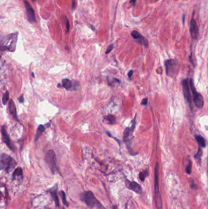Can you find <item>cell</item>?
Segmentation results:
<instances>
[{
    "label": "cell",
    "mask_w": 208,
    "mask_h": 209,
    "mask_svg": "<svg viewBox=\"0 0 208 209\" xmlns=\"http://www.w3.org/2000/svg\"><path fill=\"white\" fill-rule=\"evenodd\" d=\"M60 194L62 200V202L64 204V205H65V206H67V207H68L69 204H68V202L67 201V200H66L65 193L64 192L63 190H61L60 192Z\"/></svg>",
    "instance_id": "cell-22"
},
{
    "label": "cell",
    "mask_w": 208,
    "mask_h": 209,
    "mask_svg": "<svg viewBox=\"0 0 208 209\" xmlns=\"http://www.w3.org/2000/svg\"><path fill=\"white\" fill-rule=\"evenodd\" d=\"M65 18V21L66 24V28H67V33H68L70 31V22L68 21V19L66 17H64Z\"/></svg>",
    "instance_id": "cell-26"
},
{
    "label": "cell",
    "mask_w": 208,
    "mask_h": 209,
    "mask_svg": "<svg viewBox=\"0 0 208 209\" xmlns=\"http://www.w3.org/2000/svg\"><path fill=\"white\" fill-rule=\"evenodd\" d=\"M75 1L76 0H73V9H74L75 8Z\"/></svg>",
    "instance_id": "cell-34"
},
{
    "label": "cell",
    "mask_w": 208,
    "mask_h": 209,
    "mask_svg": "<svg viewBox=\"0 0 208 209\" xmlns=\"http://www.w3.org/2000/svg\"><path fill=\"white\" fill-rule=\"evenodd\" d=\"M9 113L14 118V119H15L16 121L20 122L19 119V118H18L17 115L16 106L12 99H11L9 102Z\"/></svg>",
    "instance_id": "cell-17"
},
{
    "label": "cell",
    "mask_w": 208,
    "mask_h": 209,
    "mask_svg": "<svg viewBox=\"0 0 208 209\" xmlns=\"http://www.w3.org/2000/svg\"><path fill=\"white\" fill-rule=\"evenodd\" d=\"M166 72L169 76H173L177 72V63L174 60H167L165 62Z\"/></svg>",
    "instance_id": "cell-8"
},
{
    "label": "cell",
    "mask_w": 208,
    "mask_h": 209,
    "mask_svg": "<svg viewBox=\"0 0 208 209\" xmlns=\"http://www.w3.org/2000/svg\"><path fill=\"white\" fill-rule=\"evenodd\" d=\"M24 3L25 8L26 9V14H27L28 21L31 23H35V22H36V19H35V12L34 9L27 1L25 0Z\"/></svg>",
    "instance_id": "cell-9"
},
{
    "label": "cell",
    "mask_w": 208,
    "mask_h": 209,
    "mask_svg": "<svg viewBox=\"0 0 208 209\" xmlns=\"http://www.w3.org/2000/svg\"><path fill=\"white\" fill-rule=\"evenodd\" d=\"M1 170L6 173L11 172L14 170L17 166V162L10 155L6 154H2L1 155Z\"/></svg>",
    "instance_id": "cell-3"
},
{
    "label": "cell",
    "mask_w": 208,
    "mask_h": 209,
    "mask_svg": "<svg viewBox=\"0 0 208 209\" xmlns=\"http://www.w3.org/2000/svg\"><path fill=\"white\" fill-rule=\"evenodd\" d=\"M133 70H130L129 72H128V77H129V78H131L132 74H133Z\"/></svg>",
    "instance_id": "cell-33"
},
{
    "label": "cell",
    "mask_w": 208,
    "mask_h": 209,
    "mask_svg": "<svg viewBox=\"0 0 208 209\" xmlns=\"http://www.w3.org/2000/svg\"><path fill=\"white\" fill-rule=\"evenodd\" d=\"M190 86H191V89L193 94V102L195 105L198 108H202L203 107V105H204V100H203V96L198 93L196 89L194 86L193 79H191L190 80Z\"/></svg>",
    "instance_id": "cell-5"
},
{
    "label": "cell",
    "mask_w": 208,
    "mask_h": 209,
    "mask_svg": "<svg viewBox=\"0 0 208 209\" xmlns=\"http://www.w3.org/2000/svg\"><path fill=\"white\" fill-rule=\"evenodd\" d=\"M195 139L197 141L199 145L201 146L202 148H205L206 147V142L205 139L201 136L200 135H197L195 136Z\"/></svg>",
    "instance_id": "cell-21"
},
{
    "label": "cell",
    "mask_w": 208,
    "mask_h": 209,
    "mask_svg": "<svg viewBox=\"0 0 208 209\" xmlns=\"http://www.w3.org/2000/svg\"><path fill=\"white\" fill-rule=\"evenodd\" d=\"M62 86L67 90H77L79 83L77 81H71L68 78H64L62 81Z\"/></svg>",
    "instance_id": "cell-7"
},
{
    "label": "cell",
    "mask_w": 208,
    "mask_h": 209,
    "mask_svg": "<svg viewBox=\"0 0 208 209\" xmlns=\"http://www.w3.org/2000/svg\"><path fill=\"white\" fill-rule=\"evenodd\" d=\"M190 32H191V37L193 39H197L198 35V28L196 23V21L194 19H192L190 24Z\"/></svg>",
    "instance_id": "cell-14"
},
{
    "label": "cell",
    "mask_w": 208,
    "mask_h": 209,
    "mask_svg": "<svg viewBox=\"0 0 208 209\" xmlns=\"http://www.w3.org/2000/svg\"><path fill=\"white\" fill-rule=\"evenodd\" d=\"M125 184L126 187L132 191H133L135 193L138 194H141L142 192V189L141 186L137 182L134 181H130L129 180L126 179L125 181Z\"/></svg>",
    "instance_id": "cell-10"
},
{
    "label": "cell",
    "mask_w": 208,
    "mask_h": 209,
    "mask_svg": "<svg viewBox=\"0 0 208 209\" xmlns=\"http://www.w3.org/2000/svg\"><path fill=\"white\" fill-rule=\"evenodd\" d=\"M45 160L53 174L59 172V169L57 166L56 156L54 151L52 150L48 151L45 155Z\"/></svg>",
    "instance_id": "cell-4"
},
{
    "label": "cell",
    "mask_w": 208,
    "mask_h": 209,
    "mask_svg": "<svg viewBox=\"0 0 208 209\" xmlns=\"http://www.w3.org/2000/svg\"><path fill=\"white\" fill-rule=\"evenodd\" d=\"M13 180L21 182L23 179V172L21 168H16L12 174Z\"/></svg>",
    "instance_id": "cell-18"
},
{
    "label": "cell",
    "mask_w": 208,
    "mask_h": 209,
    "mask_svg": "<svg viewBox=\"0 0 208 209\" xmlns=\"http://www.w3.org/2000/svg\"><path fill=\"white\" fill-rule=\"evenodd\" d=\"M104 121L108 124H114L116 123V118L113 115H108L104 116Z\"/></svg>",
    "instance_id": "cell-20"
},
{
    "label": "cell",
    "mask_w": 208,
    "mask_h": 209,
    "mask_svg": "<svg viewBox=\"0 0 208 209\" xmlns=\"http://www.w3.org/2000/svg\"><path fill=\"white\" fill-rule=\"evenodd\" d=\"M32 1H35V0H32Z\"/></svg>",
    "instance_id": "cell-38"
},
{
    "label": "cell",
    "mask_w": 208,
    "mask_h": 209,
    "mask_svg": "<svg viewBox=\"0 0 208 209\" xmlns=\"http://www.w3.org/2000/svg\"><path fill=\"white\" fill-rule=\"evenodd\" d=\"M32 75H33V77H35V75H34V73H33H33H32Z\"/></svg>",
    "instance_id": "cell-37"
},
{
    "label": "cell",
    "mask_w": 208,
    "mask_h": 209,
    "mask_svg": "<svg viewBox=\"0 0 208 209\" xmlns=\"http://www.w3.org/2000/svg\"><path fill=\"white\" fill-rule=\"evenodd\" d=\"M131 35L132 36L134 39L138 40V41L142 44H143L145 47H148V41L146 40V39L139 32L136 31H133L131 33Z\"/></svg>",
    "instance_id": "cell-15"
},
{
    "label": "cell",
    "mask_w": 208,
    "mask_h": 209,
    "mask_svg": "<svg viewBox=\"0 0 208 209\" xmlns=\"http://www.w3.org/2000/svg\"><path fill=\"white\" fill-rule=\"evenodd\" d=\"M136 0H131V1H130V3H131V4H133V5H134V4H135V3H136Z\"/></svg>",
    "instance_id": "cell-35"
},
{
    "label": "cell",
    "mask_w": 208,
    "mask_h": 209,
    "mask_svg": "<svg viewBox=\"0 0 208 209\" xmlns=\"http://www.w3.org/2000/svg\"><path fill=\"white\" fill-rule=\"evenodd\" d=\"M114 48V45L113 44H110V45L108 47L107 50L106 51V54H109V53L112 50V49Z\"/></svg>",
    "instance_id": "cell-28"
},
{
    "label": "cell",
    "mask_w": 208,
    "mask_h": 209,
    "mask_svg": "<svg viewBox=\"0 0 208 209\" xmlns=\"http://www.w3.org/2000/svg\"><path fill=\"white\" fill-rule=\"evenodd\" d=\"M134 127H135V122L131 127H126L125 128V131L123 132V140L125 143H128L131 140L130 138L132 135V133H133Z\"/></svg>",
    "instance_id": "cell-16"
},
{
    "label": "cell",
    "mask_w": 208,
    "mask_h": 209,
    "mask_svg": "<svg viewBox=\"0 0 208 209\" xmlns=\"http://www.w3.org/2000/svg\"><path fill=\"white\" fill-rule=\"evenodd\" d=\"M9 94L8 91H6L4 94V95L3 96V99H2V102H3V104L4 105H6L7 102L9 100Z\"/></svg>",
    "instance_id": "cell-23"
},
{
    "label": "cell",
    "mask_w": 208,
    "mask_h": 209,
    "mask_svg": "<svg viewBox=\"0 0 208 209\" xmlns=\"http://www.w3.org/2000/svg\"><path fill=\"white\" fill-rule=\"evenodd\" d=\"M47 192L51 194V196L56 204V206L57 207H59V199L58 198V185H57V184L53 186L52 188L48 189Z\"/></svg>",
    "instance_id": "cell-12"
},
{
    "label": "cell",
    "mask_w": 208,
    "mask_h": 209,
    "mask_svg": "<svg viewBox=\"0 0 208 209\" xmlns=\"http://www.w3.org/2000/svg\"><path fill=\"white\" fill-rule=\"evenodd\" d=\"M17 34H11L5 35L1 39V51H14L16 48V43L17 41Z\"/></svg>",
    "instance_id": "cell-2"
},
{
    "label": "cell",
    "mask_w": 208,
    "mask_h": 209,
    "mask_svg": "<svg viewBox=\"0 0 208 209\" xmlns=\"http://www.w3.org/2000/svg\"><path fill=\"white\" fill-rule=\"evenodd\" d=\"M112 208H113V209H118V207H117V206H116V205H114V206H113Z\"/></svg>",
    "instance_id": "cell-36"
},
{
    "label": "cell",
    "mask_w": 208,
    "mask_h": 209,
    "mask_svg": "<svg viewBox=\"0 0 208 209\" xmlns=\"http://www.w3.org/2000/svg\"><path fill=\"white\" fill-rule=\"evenodd\" d=\"M159 164L158 163L156 164L155 171H154V192L155 195H160L159 193Z\"/></svg>",
    "instance_id": "cell-13"
},
{
    "label": "cell",
    "mask_w": 208,
    "mask_h": 209,
    "mask_svg": "<svg viewBox=\"0 0 208 209\" xmlns=\"http://www.w3.org/2000/svg\"><path fill=\"white\" fill-rule=\"evenodd\" d=\"M148 175V172L147 170H145L144 171H142L140 172L139 174V178L141 181L144 182L145 180V179L146 177H147Z\"/></svg>",
    "instance_id": "cell-24"
},
{
    "label": "cell",
    "mask_w": 208,
    "mask_h": 209,
    "mask_svg": "<svg viewBox=\"0 0 208 209\" xmlns=\"http://www.w3.org/2000/svg\"><path fill=\"white\" fill-rule=\"evenodd\" d=\"M108 84L109 86H114V83L115 82H120V80L117 78H115L113 77H108Z\"/></svg>",
    "instance_id": "cell-25"
},
{
    "label": "cell",
    "mask_w": 208,
    "mask_h": 209,
    "mask_svg": "<svg viewBox=\"0 0 208 209\" xmlns=\"http://www.w3.org/2000/svg\"><path fill=\"white\" fill-rule=\"evenodd\" d=\"M148 103V100L147 99H144L142 101V105H147Z\"/></svg>",
    "instance_id": "cell-32"
},
{
    "label": "cell",
    "mask_w": 208,
    "mask_h": 209,
    "mask_svg": "<svg viewBox=\"0 0 208 209\" xmlns=\"http://www.w3.org/2000/svg\"><path fill=\"white\" fill-rule=\"evenodd\" d=\"M62 209H65V208L64 207H63V208H62Z\"/></svg>",
    "instance_id": "cell-39"
},
{
    "label": "cell",
    "mask_w": 208,
    "mask_h": 209,
    "mask_svg": "<svg viewBox=\"0 0 208 209\" xmlns=\"http://www.w3.org/2000/svg\"><path fill=\"white\" fill-rule=\"evenodd\" d=\"M183 89L184 95L185 99L189 102L190 106H192V99L191 96V92H190V87L189 84L188 82L187 79H185L183 81Z\"/></svg>",
    "instance_id": "cell-11"
},
{
    "label": "cell",
    "mask_w": 208,
    "mask_h": 209,
    "mask_svg": "<svg viewBox=\"0 0 208 209\" xmlns=\"http://www.w3.org/2000/svg\"><path fill=\"white\" fill-rule=\"evenodd\" d=\"M201 155H202V152H201L200 148H199L198 151L197 152V154L195 155V158H200L201 157Z\"/></svg>",
    "instance_id": "cell-29"
},
{
    "label": "cell",
    "mask_w": 208,
    "mask_h": 209,
    "mask_svg": "<svg viewBox=\"0 0 208 209\" xmlns=\"http://www.w3.org/2000/svg\"><path fill=\"white\" fill-rule=\"evenodd\" d=\"M1 134H2V139L4 143H5L7 146L13 152H15L16 148L15 146L13 144L12 142L11 141L10 137L9 136L8 133L6 130V127L4 126L1 127Z\"/></svg>",
    "instance_id": "cell-6"
},
{
    "label": "cell",
    "mask_w": 208,
    "mask_h": 209,
    "mask_svg": "<svg viewBox=\"0 0 208 209\" xmlns=\"http://www.w3.org/2000/svg\"><path fill=\"white\" fill-rule=\"evenodd\" d=\"M80 198L88 208H94L96 207L100 209H106L98 200L95 198L94 194L90 191H87V192L82 193L80 196Z\"/></svg>",
    "instance_id": "cell-1"
},
{
    "label": "cell",
    "mask_w": 208,
    "mask_h": 209,
    "mask_svg": "<svg viewBox=\"0 0 208 209\" xmlns=\"http://www.w3.org/2000/svg\"><path fill=\"white\" fill-rule=\"evenodd\" d=\"M25 101V99H24V97H23V95H21L20 98L19 99V101L20 102V103H23V102Z\"/></svg>",
    "instance_id": "cell-30"
},
{
    "label": "cell",
    "mask_w": 208,
    "mask_h": 209,
    "mask_svg": "<svg viewBox=\"0 0 208 209\" xmlns=\"http://www.w3.org/2000/svg\"><path fill=\"white\" fill-rule=\"evenodd\" d=\"M45 128H46V127L44 125H40L39 126L38 128H37V132H36V134H35V141L36 142L39 139V138L41 137V136L42 135V133L45 131Z\"/></svg>",
    "instance_id": "cell-19"
},
{
    "label": "cell",
    "mask_w": 208,
    "mask_h": 209,
    "mask_svg": "<svg viewBox=\"0 0 208 209\" xmlns=\"http://www.w3.org/2000/svg\"><path fill=\"white\" fill-rule=\"evenodd\" d=\"M106 133H107V134L110 136V137H111V138H114L115 140H116L117 141H118V143L119 144H120V141H119L118 140V138H115V137H114L112 135H110V133H109V132H106Z\"/></svg>",
    "instance_id": "cell-31"
},
{
    "label": "cell",
    "mask_w": 208,
    "mask_h": 209,
    "mask_svg": "<svg viewBox=\"0 0 208 209\" xmlns=\"http://www.w3.org/2000/svg\"><path fill=\"white\" fill-rule=\"evenodd\" d=\"M191 171H192V163L191 162H190L186 168V172L187 174H190L191 173Z\"/></svg>",
    "instance_id": "cell-27"
}]
</instances>
